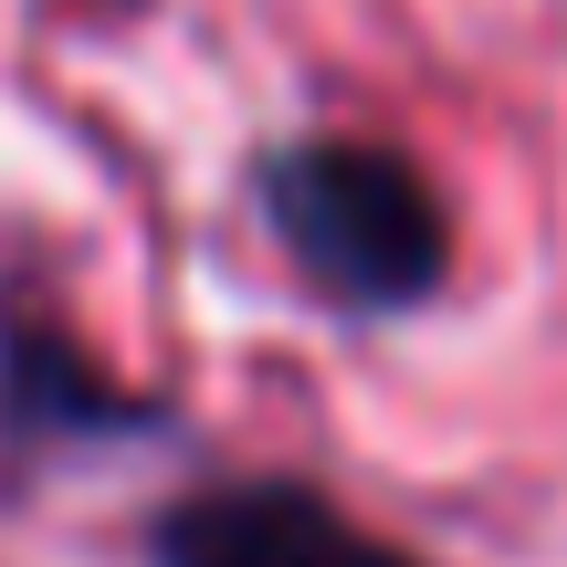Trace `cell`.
I'll return each instance as SVG.
<instances>
[{"label":"cell","instance_id":"cell-1","mask_svg":"<svg viewBox=\"0 0 567 567\" xmlns=\"http://www.w3.org/2000/svg\"><path fill=\"white\" fill-rule=\"evenodd\" d=\"M252 210L305 295H326L358 326L442 305L463 264L452 189L400 137H368V126H295L252 147Z\"/></svg>","mask_w":567,"mask_h":567},{"label":"cell","instance_id":"cell-2","mask_svg":"<svg viewBox=\"0 0 567 567\" xmlns=\"http://www.w3.org/2000/svg\"><path fill=\"white\" fill-rule=\"evenodd\" d=\"M147 567H421L305 473H210L147 515Z\"/></svg>","mask_w":567,"mask_h":567},{"label":"cell","instance_id":"cell-3","mask_svg":"<svg viewBox=\"0 0 567 567\" xmlns=\"http://www.w3.org/2000/svg\"><path fill=\"white\" fill-rule=\"evenodd\" d=\"M168 431V400L95 358L63 316L0 295V463H42V452H105Z\"/></svg>","mask_w":567,"mask_h":567}]
</instances>
